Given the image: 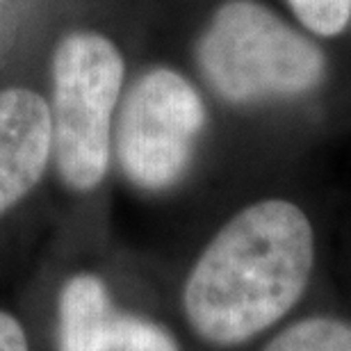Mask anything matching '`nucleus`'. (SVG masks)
Masks as SVG:
<instances>
[{
    "instance_id": "8",
    "label": "nucleus",
    "mask_w": 351,
    "mask_h": 351,
    "mask_svg": "<svg viewBox=\"0 0 351 351\" xmlns=\"http://www.w3.org/2000/svg\"><path fill=\"white\" fill-rule=\"evenodd\" d=\"M297 19L322 37H335L351 21V0H287Z\"/></svg>"
},
{
    "instance_id": "2",
    "label": "nucleus",
    "mask_w": 351,
    "mask_h": 351,
    "mask_svg": "<svg viewBox=\"0 0 351 351\" xmlns=\"http://www.w3.org/2000/svg\"><path fill=\"white\" fill-rule=\"evenodd\" d=\"M196 62L228 103L306 94L326 73L322 48L256 0H230L215 12Z\"/></svg>"
},
{
    "instance_id": "1",
    "label": "nucleus",
    "mask_w": 351,
    "mask_h": 351,
    "mask_svg": "<svg viewBox=\"0 0 351 351\" xmlns=\"http://www.w3.org/2000/svg\"><path fill=\"white\" fill-rule=\"evenodd\" d=\"M313 267L315 233L304 210L285 199L258 201L213 237L189 271V326L210 345L247 342L299 304Z\"/></svg>"
},
{
    "instance_id": "7",
    "label": "nucleus",
    "mask_w": 351,
    "mask_h": 351,
    "mask_svg": "<svg viewBox=\"0 0 351 351\" xmlns=\"http://www.w3.org/2000/svg\"><path fill=\"white\" fill-rule=\"evenodd\" d=\"M263 351H351V322L308 317L280 331Z\"/></svg>"
},
{
    "instance_id": "9",
    "label": "nucleus",
    "mask_w": 351,
    "mask_h": 351,
    "mask_svg": "<svg viewBox=\"0 0 351 351\" xmlns=\"http://www.w3.org/2000/svg\"><path fill=\"white\" fill-rule=\"evenodd\" d=\"M0 351H27L23 328L12 315L0 311Z\"/></svg>"
},
{
    "instance_id": "5",
    "label": "nucleus",
    "mask_w": 351,
    "mask_h": 351,
    "mask_svg": "<svg viewBox=\"0 0 351 351\" xmlns=\"http://www.w3.org/2000/svg\"><path fill=\"white\" fill-rule=\"evenodd\" d=\"M60 351H178L162 326L112 308L101 278L73 276L60 297Z\"/></svg>"
},
{
    "instance_id": "4",
    "label": "nucleus",
    "mask_w": 351,
    "mask_h": 351,
    "mask_svg": "<svg viewBox=\"0 0 351 351\" xmlns=\"http://www.w3.org/2000/svg\"><path fill=\"white\" fill-rule=\"evenodd\" d=\"M206 125V105L173 69H153L130 87L117 123V156L132 185L162 192L187 171Z\"/></svg>"
},
{
    "instance_id": "3",
    "label": "nucleus",
    "mask_w": 351,
    "mask_h": 351,
    "mask_svg": "<svg viewBox=\"0 0 351 351\" xmlns=\"http://www.w3.org/2000/svg\"><path fill=\"white\" fill-rule=\"evenodd\" d=\"M123 58L98 32H69L53 55V156L66 187L91 192L110 165L112 114L123 85Z\"/></svg>"
},
{
    "instance_id": "6",
    "label": "nucleus",
    "mask_w": 351,
    "mask_h": 351,
    "mask_svg": "<svg viewBox=\"0 0 351 351\" xmlns=\"http://www.w3.org/2000/svg\"><path fill=\"white\" fill-rule=\"evenodd\" d=\"M53 153L51 108L37 91H0V217L44 176Z\"/></svg>"
}]
</instances>
